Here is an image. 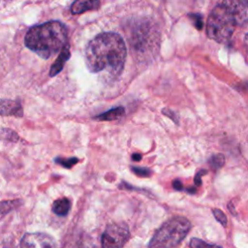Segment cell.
I'll use <instances>...</instances> for the list:
<instances>
[{
    "mask_svg": "<svg viewBox=\"0 0 248 248\" xmlns=\"http://www.w3.org/2000/svg\"><path fill=\"white\" fill-rule=\"evenodd\" d=\"M100 4V0H75L71 5V13L73 15H80L87 11L97 10Z\"/></svg>",
    "mask_w": 248,
    "mask_h": 248,
    "instance_id": "9c48e42d",
    "label": "cell"
},
{
    "mask_svg": "<svg viewBox=\"0 0 248 248\" xmlns=\"http://www.w3.org/2000/svg\"><path fill=\"white\" fill-rule=\"evenodd\" d=\"M55 163L61 165L62 167L66 168V169H70L72 168L75 164H77L78 162V159L76 158V157H73V158H60V157H57L54 159Z\"/></svg>",
    "mask_w": 248,
    "mask_h": 248,
    "instance_id": "2e32d148",
    "label": "cell"
},
{
    "mask_svg": "<svg viewBox=\"0 0 248 248\" xmlns=\"http://www.w3.org/2000/svg\"><path fill=\"white\" fill-rule=\"evenodd\" d=\"M222 4L234 16L238 26L245 25L248 17L247 0H223Z\"/></svg>",
    "mask_w": 248,
    "mask_h": 248,
    "instance_id": "52a82bcc",
    "label": "cell"
},
{
    "mask_svg": "<svg viewBox=\"0 0 248 248\" xmlns=\"http://www.w3.org/2000/svg\"><path fill=\"white\" fill-rule=\"evenodd\" d=\"M191 229L190 221L182 216L165 222L153 234L149 248H173L179 245Z\"/></svg>",
    "mask_w": 248,
    "mask_h": 248,
    "instance_id": "3957f363",
    "label": "cell"
},
{
    "mask_svg": "<svg viewBox=\"0 0 248 248\" xmlns=\"http://www.w3.org/2000/svg\"><path fill=\"white\" fill-rule=\"evenodd\" d=\"M0 115L21 117L23 115L22 107L18 101L0 99Z\"/></svg>",
    "mask_w": 248,
    "mask_h": 248,
    "instance_id": "ba28073f",
    "label": "cell"
},
{
    "mask_svg": "<svg viewBox=\"0 0 248 248\" xmlns=\"http://www.w3.org/2000/svg\"><path fill=\"white\" fill-rule=\"evenodd\" d=\"M131 170L139 176H141V177H146V176H150L151 174V170L146 169V168H143V167H131Z\"/></svg>",
    "mask_w": 248,
    "mask_h": 248,
    "instance_id": "ffe728a7",
    "label": "cell"
},
{
    "mask_svg": "<svg viewBox=\"0 0 248 248\" xmlns=\"http://www.w3.org/2000/svg\"><path fill=\"white\" fill-rule=\"evenodd\" d=\"M78 248H99V247L91 237L86 236L80 240L78 244Z\"/></svg>",
    "mask_w": 248,
    "mask_h": 248,
    "instance_id": "e0dca14e",
    "label": "cell"
},
{
    "mask_svg": "<svg viewBox=\"0 0 248 248\" xmlns=\"http://www.w3.org/2000/svg\"><path fill=\"white\" fill-rule=\"evenodd\" d=\"M172 187H173L175 190H177V191H181V190L183 189V185H182L181 181H180V180H177V179L173 181Z\"/></svg>",
    "mask_w": 248,
    "mask_h": 248,
    "instance_id": "603a6c76",
    "label": "cell"
},
{
    "mask_svg": "<svg viewBox=\"0 0 248 248\" xmlns=\"http://www.w3.org/2000/svg\"><path fill=\"white\" fill-rule=\"evenodd\" d=\"M236 26H238L236 18L221 3L211 11L208 16L206 34L209 39L225 44L232 38Z\"/></svg>",
    "mask_w": 248,
    "mask_h": 248,
    "instance_id": "277c9868",
    "label": "cell"
},
{
    "mask_svg": "<svg viewBox=\"0 0 248 248\" xmlns=\"http://www.w3.org/2000/svg\"><path fill=\"white\" fill-rule=\"evenodd\" d=\"M68 41V29L58 20H50L31 27L24 38V44L43 59H48L59 52Z\"/></svg>",
    "mask_w": 248,
    "mask_h": 248,
    "instance_id": "7a4b0ae2",
    "label": "cell"
},
{
    "mask_svg": "<svg viewBox=\"0 0 248 248\" xmlns=\"http://www.w3.org/2000/svg\"><path fill=\"white\" fill-rule=\"evenodd\" d=\"M162 112L165 114V115H167V116H169V117H170L175 123H177V117H175V116H173V111H171V110H168V109H163L162 110Z\"/></svg>",
    "mask_w": 248,
    "mask_h": 248,
    "instance_id": "7402d4cb",
    "label": "cell"
},
{
    "mask_svg": "<svg viewBox=\"0 0 248 248\" xmlns=\"http://www.w3.org/2000/svg\"><path fill=\"white\" fill-rule=\"evenodd\" d=\"M207 171L205 170H202L201 171H199L198 173H197V175H196V177L194 178V182H195V184L197 185V186H199V185H201V183H202V180H201V177L203 175V174H205Z\"/></svg>",
    "mask_w": 248,
    "mask_h": 248,
    "instance_id": "44dd1931",
    "label": "cell"
},
{
    "mask_svg": "<svg viewBox=\"0 0 248 248\" xmlns=\"http://www.w3.org/2000/svg\"><path fill=\"white\" fill-rule=\"evenodd\" d=\"M19 248H57L54 238L45 232H27L19 244Z\"/></svg>",
    "mask_w": 248,
    "mask_h": 248,
    "instance_id": "8992f818",
    "label": "cell"
},
{
    "mask_svg": "<svg viewBox=\"0 0 248 248\" xmlns=\"http://www.w3.org/2000/svg\"><path fill=\"white\" fill-rule=\"evenodd\" d=\"M70 55H71L70 54V48H69V46L67 44L60 50V53H59L58 57L56 58L55 62L51 65L50 71H49V76L50 77H54V76H56L57 74H59L62 71L65 63L70 58Z\"/></svg>",
    "mask_w": 248,
    "mask_h": 248,
    "instance_id": "30bf717a",
    "label": "cell"
},
{
    "mask_svg": "<svg viewBox=\"0 0 248 248\" xmlns=\"http://www.w3.org/2000/svg\"><path fill=\"white\" fill-rule=\"evenodd\" d=\"M132 159H133L134 161H140V160L141 159V155L139 154V153H135V154L132 155Z\"/></svg>",
    "mask_w": 248,
    "mask_h": 248,
    "instance_id": "cb8c5ba5",
    "label": "cell"
},
{
    "mask_svg": "<svg viewBox=\"0 0 248 248\" xmlns=\"http://www.w3.org/2000/svg\"><path fill=\"white\" fill-rule=\"evenodd\" d=\"M22 203L21 200H9L0 202V219L11 212L12 210L17 208Z\"/></svg>",
    "mask_w": 248,
    "mask_h": 248,
    "instance_id": "4fadbf2b",
    "label": "cell"
},
{
    "mask_svg": "<svg viewBox=\"0 0 248 248\" xmlns=\"http://www.w3.org/2000/svg\"><path fill=\"white\" fill-rule=\"evenodd\" d=\"M208 163L210 164L211 168L214 170L221 169L225 165V157L223 154H220V153L214 154L209 158Z\"/></svg>",
    "mask_w": 248,
    "mask_h": 248,
    "instance_id": "5bb4252c",
    "label": "cell"
},
{
    "mask_svg": "<svg viewBox=\"0 0 248 248\" xmlns=\"http://www.w3.org/2000/svg\"><path fill=\"white\" fill-rule=\"evenodd\" d=\"M129 237V228L125 223L109 224L101 237L102 248H122Z\"/></svg>",
    "mask_w": 248,
    "mask_h": 248,
    "instance_id": "5b68a950",
    "label": "cell"
},
{
    "mask_svg": "<svg viewBox=\"0 0 248 248\" xmlns=\"http://www.w3.org/2000/svg\"><path fill=\"white\" fill-rule=\"evenodd\" d=\"M71 208V202L67 198H61L53 202L52 211L58 216H65Z\"/></svg>",
    "mask_w": 248,
    "mask_h": 248,
    "instance_id": "7c38bea8",
    "label": "cell"
},
{
    "mask_svg": "<svg viewBox=\"0 0 248 248\" xmlns=\"http://www.w3.org/2000/svg\"><path fill=\"white\" fill-rule=\"evenodd\" d=\"M189 17L192 20L194 26L198 30H202V16L199 14H190Z\"/></svg>",
    "mask_w": 248,
    "mask_h": 248,
    "instance_id": "d6986e66",
    "label": "cell"
},
{
    "mask_svg": "<svg viewBox=\"0 0 248 248\" xmlns=\"http://www.w3.org/2000/svg\"><path fill=\"white\" fill-rule=\"evenodd\" d=\"M125 112V109L123 107H117L113 108L102 114H99L94 117V119L99 121H112L120 118Z\"/></svg>",
    "mask_w": 248,
    "mask_h": 248,
    "instance_id": "8fae6325",
    "label": "cell"
},
{
    "mask_svg": "<svg viewBox=\"0 0 248 248\" xmlns=\"http://www.w3.org/2000/svg\"><path fill=\"white\" fill-rule=\"evenodd\" d=\"M127 48L122 37L114 32H104L94 37L86 46L84 60L91 73L106 72L118 77L124 68Z\"/></svg>",
    "mask_w": 248,
    "mask_h": 248,
    "instance_id": "6da1fadb",
    "label": "cell"
},
{
    "mask_svg": "<svg viewBox=\"0 0 248 248\" xmlns=\"http://www.w3.org/2000/svg\"><path fill=\"white\" fill-rule=\"evenodd\" d=\"M189 248H222V247L215 245V244H209L200 238L194 237L190 241Z\"/></svg>",
    "mask_w": 248,
    "mask_h": 248,
    "instance_id": "9a60e30c",
    "label": "cell"
},
{
    "mask_svg": "<svg viewBox=\"0 0 248 248\" xmlns=\"http://www.w3.org/2000/svg\"><path fill=\"white\" fill-rule=\"evenodd\" d=\"M213 215L216 218V220L224 227L227 226V216L225 215V213L219 209V208H214L213 209Z\"/></svg>",
    "mask_w": 248,
    "mask_h": 248,
    "instance_id": "ac0fdd59",
    "label": "cell"
}]
</instances>
